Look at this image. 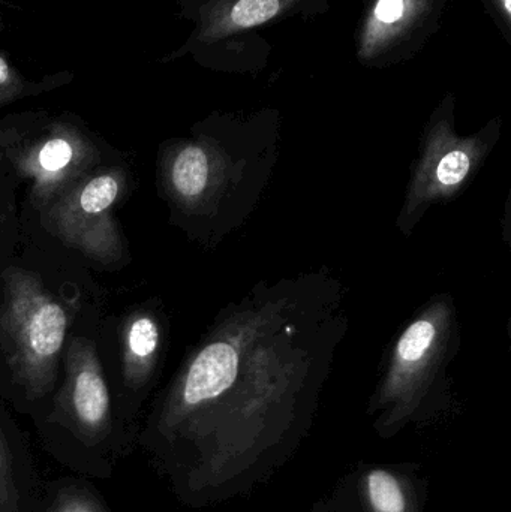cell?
Returning a JSON list of instances; mask_svg holds the SVG:
<instances>
[{
  "mask_svg": "<svg viewBox=\"0 0 511 512\" xmlns=\"http://www.w3.org/2000/svg\"><path fill=\"white\" fill-rule=\"evenodd\" d=\"M68 315L35 274L6 273L3 339L18 381L35 396L53 387L57 361L65 343Z\"/></svg>",
  "mask_w": 511,
  "mask_h": 512,
  "instance_id": "obj_1",
  "label": "cell"
},
{
  "mask_svg": "<svg viewBox=\"0 0 511 512\" xmlns=\"http://www.w3.org/2000/svg\"><path fill=\"white\" fill-rule=\"evenodd\" d=\"M122 173L105 171L69 186L48 207L51 230L66 245L96 261H117L122 239L111 216L122 189Z\"/></svg>",
  "mask_w": 511,
  "mask_h": 512,
  "instance_id": "obj_2",
  "label": "cell"
},
{
  "mask_svg": "<svg viewBox=\"0 0 511 512\" xmlns=\"http://www.w3.org/2000/svg\"><path fill=\"white\" fill-rule=\"evenodd\" d=\"M359 512H425L429 480L413 463H365L345 478Z\"/></svg>",
  "mask_w": 511,
  "mask_h": 512,
  "instance_id": "obj_3",
  "label": "cell"
},
{
  "mask_svg": "<svg viewBox=\"0 0 511 512\" xmlns=\"http://www.w3.org/2000/svg\"><path fill=\"white\" fill-rule=\"evenodd\" d=\"M237 364L236 349L228 343L204 348L189 367L179 396L162 414V433L170 439L197 409L224 396L236 382Z\"/></svg>",
  "mask_w": 511,
  "mask_h": 512,
  "instance_id": "obj_4",
  "label": "cell"
},
{
  "mask_svg": "<svg viewBox=\"0 0 511 512\" xmlns=\"http://www.w3.org/2000/svg\"><path fill=\"white\" fill-rule=\"evenodd\" d=\"M86 141L71 131H56L29 150L21 170L33 179V198L39 204L56 200L69 186L83 179L89 161Z\"/></svg>",
  "mask_w": 511,
  "mask_h": 512,
  "instance_id": "obj_5",
  "label": "cell"
},
{
  "mask_svg": "<svg viewBox=\"0 0 511 512\" xmlns=\"http://www.w3.org/2000/svg\"><path fill=\"white\" fill-rule=\"evenodd\" d=\"M69 400L83 429L99 432L110 417V393L95 349L86 340L72 343L68 354Z\"/></svg>",
  "mask_w": 511,
  "mask_h": 512,
  "instance_id": "obj_6",
  "label": "cell"
},
{
  "mask_svg": "<svg viewBox=\"0 0 511 512\" xmlns=\"http://www.w3.org/2000/svg\"><path fill=\"white\" fill-rule=\"evenodd\" d=\"M428 0H377L366 21L362 53L372 56L401 38L425 11Z\"/></svg>",
  "mask_w": 511,
  "mask_h": 512,
  "instance_id": "obj_7",
  "label": "cell"
},
{
  "mask_svg": "<svg viewBox=\"0 0 511 512\" xmlns=\"http://www.w3.org/2000/svg\"><path fill=\"white\" fill-rule=\"evenodd\" d=\"M159 346V328L149 315H137L128 322L123 339V375L129 387L146 381Z\"/></svg>",
  "mask_w": 511,
  "mask_h": 512,
  "instance_id": "obj_8",
  "label": "cell"
},
{
  "mask_svg": "<svg viewBox=\"0 0 511 512\" xmlns=\"http://www.w3.org/2000/svg\"><path fill=\"white\" fill-rule=\"evenodd\" d=\"M209 179V159L201 147H185L171 168V182L182 197H198Z\"/></svg>",
  "mask_w": 511,
  "mask_h": 512,
  "instance_id": "obj_9",
  "label": "cell"
},
{
  "mask_svg": "<svg viewBox=\"0 0 511 512\" xmlns=\"http://www.w3.org/2000/svg\"><path fill=\"white\" fill-rule=\"evenodd\" d=\"M282 6V0H237L224 18V27L242 30L260 26L281 12Z\"/></svg>",
  "mask_w": 511,
  "mask_h": 512,
  "instance_id": "obj_10",
  "label": "cell"
},
{
  "mask_svg": "<svg viewBox=\"0 0 511 512\" xmlns=\"http://www.w3.org/2000/svg\"><path fill=\"white\" fill-rule=\"evenodd\" d=\"M435 327L429 321H417L408 328L398 345V354L405 363H416L434 342Z\"/></svg>",
  "mask_w": 511,
  "mask_h": 512,
  "instance_id": "obj_11",
  "label": "cell"
},
{
  "mask_svg": "<svg viewBox=\"0 0 511 512\" xmlns=\"http://www.w3.org/2000/svg\"><path fill=\"white\" fill-rule=\"evenodd\" d=\"M470 171V158L462 150L447 153L438 165L437 177L444 186L461 183Z\"/></svg>",
  "mask_w": 511,
  "mask_h": 512,
  "instance_id": "obj_12",
  "label": "cell"
},
{
  "mask_svg": "<svg viewBox=\"0 0 511 512\" xmlns=\"http://www.w3.org/2000/svg\"><path fill=\"white\" fill-rule=\"evenodd\" d=\"M17 502L14 478H12L11 459L8 448L0 436V512H9Z\"/></svg>",
  "mask_w": 511,
  "mask_h": 512,
  "instance_id": "obj_13",
  "label": "cell"
},
{
  "mask_svg": "<svg viewBox=\"0 0 511 512\" xmlns=\"http://www.w3.org/2000/svg\"><path fill=\"white\" fill-rule=\"evenodd\" d=\"M311 512H359L353 498H351L350 490L347 483L342 481L341 486L336 489L335 495L329 501H321L315 504Z\"/></svg>",
  "mask_w": 511,
  "mask_h": 512,
  "instance_id": "obj_14",
  "label": "cell"
},
{
  "mask_svg": "<svg viewBox=\"0 0 511 512\" xmlns=\"http://www.w3.org/2000/svg\"><path fill=\"white\" fill-rule=\"evenodd\" d=\"M20 87V80H18L14 69L6 62L5 57L0 56V102L17 95Z\"/></svg>",
  "mask_w": 511,
  "mask_h": 512,
  "instance_id": "obj_15",
  "label": "cell"
},
{
  "mask_svg": "<svg viewBox=\"0 0 511 512\" xmlns=\"http://www.w3.org/2000/svg\"><path fill=\"white\" fill-rule=\"evenodd\" d=\"M56 512H98L92 505L87 504L86 501H78V499H72V501L66 502V504L60 505Z\"/></svg>",
  "mask_w": 511,
  "mask_h": 512,
  "instance_id": "obj_16",
  "label": "cell"
},
{
  "mask_svg": "<svg viewBox=\"0 0 511 512\" xmlns=\"http://www.w3.org/2000/svg\"><path fill=\"white\" fill-rule=\"evenodd\" d=\"M498 3H500L501 11L504 12L506 18H509L511 12V0H498Z\"/></svg>",
  "mask_w": 511,
  "mask_h": 512,
  "instance_id": "obj_17",
  "label": "cell"
}]
</instances>
